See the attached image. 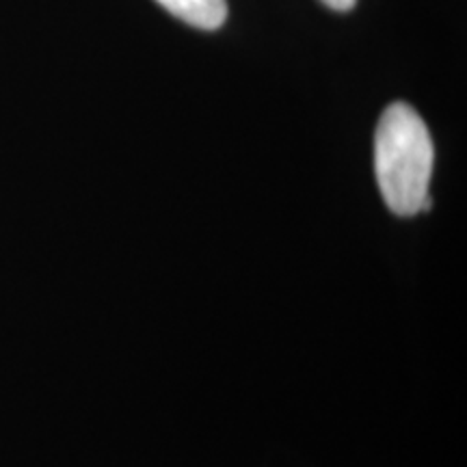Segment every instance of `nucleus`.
I'll return each instance as SVG.
<instances>
[{"label": "nucleus", "mask_w": 467, "mask_h": 467, "mask_svg": "<svg viewBox=\"0 0 467 467\" xmlns=\"http://www.w3.org/2000/svg\"><path fill=\"white\" fill-rule=\"evenodd\" d=\"M433 162V139L418 110L405 102L389 104L375 134L377 182L385 206L399 217L429 210Z\"/></svg>", "instance_id": "f257e3e1"}, {"label": "nucleus", "mask_w": 467, "mask_h": 467, "mask_svg": "<svg viewBox=\"0 0 467 467\" xmlns=\"http://www.w3.org/2000/svg\"><path fill=\"white\" fill-rule=\"evenodd\" d=\"M159 3L169 14L202 31H217L227 17V0H159Z\"/></svg>", "instance_id": "f03ea898"}, {"label": "nucleus", "mask_w": 467, "mask_h": 467, "mask_svg": "<svg viewBox=\"0 0 467 467\" xmlns=\"http://www.w3.org/2000/svg\"><path fill=\"white\" fill-rule=\"evenodd\" d=\"M323 3L334 11H350L358 5V0H323Z\"/></svg>", "instance_id": "7ed1b4c3"}]
</instances>
